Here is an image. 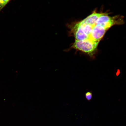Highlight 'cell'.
Wrapping results in <instances>:
<instances>
[{
	"label": "cell",
	"instance_id": "obj_3",
	"mask_svg": "<svg viewBox=\"0 0 126 126\" xmlns=\"http://www.w3.org/2000/svg\"><path fill=\"white\" fill-rule=\"evenodd\" d=\"M107 30L106 28L96 23L93 28L88 40L99 44Z\"/></svg>",
	"mask_w": 126,
	"mask_h": 126
},
{
	"label": "cell",
	"instance_id": "obj_6",
	"mask_svg": "<svg viewBox=\"0 0 126 126\" xmlns=\"http://www.w3.org/2000/svg\"><path fill=\"white\" fill-rule=\"evenodd\" d=\"M86 98L88 100H90L92 97V93L90 92H88L85 94Z\"/></svg>",
	"mask_w": 126,
	"mask_h": 126
},
{
	"label": "cell",
	"instance_id": "obj_2",
	"mask_svg": "<svg viewBox=\"0 0 126 126\" xmlns=\"http://www.w3.org/2000/svg\"><path fill=\"white\" fill-rule=\"evenodd\" d=\"M123 23L124 20L121 16H116L111 17L103 13L99 17L96 22V24L108 30L114 25H121Z\"/></svg>",
	"mask_w": 126,
	"mask_h": 126
},
{
	"label": "cell",
	"instance_id": "obj_1",
	"mask_svg": "<svg viewBox=\"0 0 126 126\" xmlns=\"http://www.w3.org/2000/svg\"><path fill=\"white\" fill-rule=\"evenodd\" d=\"M98 44L89 40L83 41L75 40L70 48H73L83 52L93 57L97 51Z\"/></svg>",
	"mask_w": 126,
	"mask_h": 126
},
{
	"label": "cell",
	"instance_id": "obj_5",
	"mask_svg": "<svg viewBox=\"0 0 126 126\" xmlns=\"http://www.w3.org/2000/svg\"><path fill=\"white\" fill-rule=\"evenodd\" d=\"M11 0H0V11L10 2Z\"/></svg>",
	"mask_w": 126,
	"mask_h": 126
},
{
	"label": "cell",
	"instance_id": "obj_4",
	"mask_svg": "<svg viewBox=\"0 0 126 126\" xmlns=\"http://www.w3.org/2000/svg\"><path fill=\"white\" fill-rule=\"evenodd\" d=\"M102 14L94 12L85 18L81 20V21L83 23L86 24L93 25L95 24L99 17L102 15Z\"/></svg>",
	"mask_w": 126,
	"mask_h": 126
},
{
	"label": "cell",
	"instance_id": "obj_7",
	"mask_svg": "<svg viewBox=\"0 0 126 126\" xmlns=\"http://www.w3.org/2000/svg\"></svg>",
	"mask_w": 126,
	"mask_h": 126
}]
</instances>
